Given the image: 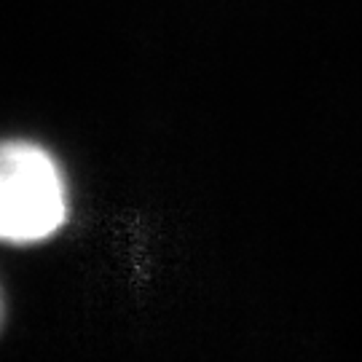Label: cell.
I'll return each mask as SVG.
<instances>
[{"label": "cell", "instance_id": "cell-1", "mask_svg": "<svg viewBox=\"0 0 362 362\" xmlns=\"http://www.w3.org/2000/svg\"><path fill=\"white\" fill-rule=\"evenodd\" d=\"M67 218L70 188L57 156L33 140H0V242L43 245Z\"/></svg>", "mask_w": 362, "mask_h": 362}, {"label": "cell", "instance_id": "cell-2", "mask_svg": "<svg viewBox=\"0 0 362 362\" xmlns=\"http://www.w3.org/2000/svg\"><path fill=\"white\" fill-rule=\"evenodd\" d=\"M3 317H6V300H3V290H0V325H3Z\"/></svg>", "mask_w": 362, "mask_h": 362}]
</instances>
